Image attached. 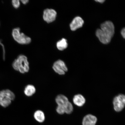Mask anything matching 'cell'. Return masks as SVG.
<instances>
[{
	"label": "cell",
	"mask_w": 125,
	"mask_h": 125,
	"mask_svg": "<svg viewBox=\"0 0 125 125\" xmlns=\"http://www.w3.org/2000/svg\"><path fill=\"white\" fill-rule=\"evenodd\" d=\"M101 28L96 31V36L102 43L107 44L110 42L115 33V26L112 21H107L101 24Z\"/></svg>",
	"instance_id": "cell-1"
},
{
	"label": "cell",
	"mask_w": 125,
	"mask_h": 125,
	"mask_svg": "<svg viewBox=\"0 0 125 125\" xmlns=\"http://www.w3.org/2000/svg\"><path fill=\"white\" fill-rule=\"evenodd\" d=\"M12 66L16 71L23 74L28 73L30 69L27 58L23 55H19L14 60Z\"/></svg>",
	"instance_id": "cell-2"
},
{
	"label": "cell",
	"mask_w": 125,
	"mask_h": 125,
	"mask_svg": "<svg viewBox=\"0 0 125 125\" xmlns=\"http://www.w3.org/2000/svg\"><path fill=\"white\" fill-rule=\"evenodd\" d=\"M15 97V94L9 89L0 91V105L4 108L10 105Z\"/></svg>",
	"instance_id": "cell-3"
},
{
	"label": "cell",
	"mask_w": 125,
	"mask_h": 125,
	"mask_svg": "<svg viewBox=\"0 0 125 125\" xmlns=\"http://www.w3.org/2000/svg\"><path fill=\"white\" fill-rule=\"evenodd\" d=\"M12 35L16 41L21 44H28L31 42L30 37L27 36L23 33L20 32L19 28H15L12 31Z\"/></svg>",
	"instance_id": "cell-4"
},
{
	"label": "cell",
	"mask_w": 125,
	"mask_h": 125,
	"mask_svg": "<svg viewBox=\"0 0 125 125\" xmlns=\"http://www.w3.org/2000/svg\"><path fill=\"white\" fill-rule=\"evenodd\" d=\"M114 109L115 111H121L124 108L125 105V96L123 94H120L114 98L113 101Z\"/></svg>",
	"instance_id": "cell-5"
},
{
	"label": "cell",
	"mask_w": 125,
	"mask_h": 125,
	"mask_svg": "<svg viewBox=\"0 0 125 125\" xmlns=\"http://www.w3.org/2000/svg\"><path fill=\"white\" fill-rule=\"evenodd\" d=\"M52 68L56 73L60 75H64L68 71L65 62L61 60H58L54 62Z\"/></svg>",
	"instance_id": "cell-6"
},
{
	"label": "cell",
	"mask_w": 125,
	"mask_h": 125,
	"mask_svg": "<svg viewBox=\"0 0 125 125\" xmlns=\"http://www.w3.org/2000/svg\"><path fill=\"white\" fill-rule=\"evenodd\" d=\"M57 15V12L54 9H46L43 12V19L48 23L52 22L55 20Z\"/></svg>",
	"instance_id": "cell-7"
},
{
	"label": "cell",
	"mask_w": 125,
	"mask_h": 125,
	"mask_svg": "<svg viewBox=\"0 0 125 125\" xmlns=\"http://www.w3.org/2000/svg\"><path fill=\"white\" fill-rule=\"evenodd\" d=\"M84 21L80 17H76L74 19L70 24V29L72 31H76L82 27Z\"/></svg>",
	"instance_id": "cell-8"
},
{
	"label": "cell",
	"mask_w": 125,
	"mask_h": 125,
	"mask_svg": "<svg viewBox=\"0 0 125 125\" xmlns=\"http://www.w3.org/2000/svg\"><path fill=\"white\" fill-rule=\"evenodd\" d=\"M97 121V119L94 115L88 114L84 117L83 119L82 125H96Z\"/></svg>",
	"instance_id": "cell-9"
},
{
	"label": "cell",
	"mask_w": 125,
	"mask_h": 125,
	"mask_svg": "<svg viewBox=\"0 0 125 125\" xmlns=\"http://www.w3.org/2000/svg\"><path fill=\"white\" fill-rule=\"evenodd\" d=\"M55 101L58 106L64 107L69 102L68 98L64 95L60 94L58 95L55 98Z\"/></svg>",
	"instance_id": "cell-10"
},
{
	"label": "cell",
	"mask_w": 125,
	"mask_h": 125,
	"mask_svg": "<svg viewBox=\"0 0 125 125\" xmlns=\"http://www.w3.org/2000/svg\"><path fill=\"white\" fill-rule=\"evenodd\" d=\"M73 102L76 105L81 107L85 104L86 100L83 95L78 94L75 95L73 98Z\"/></svg>",
	"instance_id": "cell-11"
},
{
	"label": "cell",
	"mask_w": 125,
	"mask_h": 125,
	"mask_svg": "<svg viewBox=\"0 0 125 125\" xmlns=\"http://www.w3.org/2000/svg\"><path fill=\"white\" fill-rule=\"evenodd\" d=\"M34 117L36 121L39 123H43L45 119V115L42 110H39L36 111L34 114Z\"/></svg>",
	"instance_id": "cell-12"
},
{
	"label": "cell",
	"mask_w": 125,
	"mask_h": 125,
	"mask_svg": "<svg viewBox=\"0 0 125 125\" xmlns=\"http://www.w3.org/2000/svg\"><path fill=\"white\" fill-rule=\"evenodd\" d=\"M36 89L34 86L32 85H28L25 87L24 93L28 97H31L35 93Z\"/></svg>",
	"instance_id": "cell-13"
},
{
	"label": "cell",
	"mask_w": 125,
	"mask_h": 125,
	"mask_svg": "<svg viewBox=\"0 0 125 125\" xmlns=\"http://www.w3.org/2000/svg\"><path fill=\"white\" fill-rule=\"evenodd\" d=\"M58 49L59 50H63L68 47V43L67 40L65 38H62L61 40L58 42L56 44Z\"/></svg>",
	"instance_id": "cell-14"
},
{
	"label": "cell",
	"mask_w": 125,
	"mask_h": 125,
	"mask_svg": "<svg viewBox=\"0 0 125 125\" xmlns=\"http://www.w3.org/2000/svg\"><path fill=\"white\" fill-rule=\"evenodd\" d=\"M65 113L67 114H70L72 113L73 110V107L72 104L69 102L64 107Z\"/></svg>",
	"instance_id": "cell-15"
},
{
	"label": "cell",
	"mask_w": 125,
	"mask_h": 125,
	"mask_svg": "<svg viewBox=\"0 0 125 125\" xmlns=\"http://www.w3.org/2000/svg\"><path fill=\"white\" fill-rule=\"evenodd\" d=\"M56 110L57 113L60 115H63L65 113L64 107L62 106H58Z\"/></svg>",
	"instance_id": "cell-16"
},
{
	"label": "cell",
	"mask_w": 125,
	"mask_h": 125,
	"mask_svg": "<svg viewBox=\"0 0 125 125\" xmlns=\"http://www.w3.org/2000/svg\"><path fill=\"white\" fill-rule=\"evenodd\" d=\"M12 3L13 7L15 9L18 8L20 5V1L18 0H13L12 1Z\"/></svg>",
	"instance_id": "cell-17"
},
{
	"label": "cell",
	"mask_w": 125,
	"mask_h": 125,
	"mask_svg": "<svg viewBox=\"0 0 125 125\" xmlns=\"http://www.w3.org/2000/svg\"><path fill=\"white\" fill-rule=\"evenodd\" d=\"M0 45L2 47L3 49V59L4 60H5V49L3 44V43H1V40H0Z\"/></svg>",
	"instance_id": "cell-18"
},
{
	"label": "cell",
	"mask_w": 125,
	"mask_h": 125,
	"mask_svg": "<svg viewBox=\"0 0 125 125\" xmlns=\"http://www.w3.org/2000/svg\"><path fill=\"white\" fill-rule=\"evenodd\" d=\"M121 33L122 36L123 38H125V28H123L121 32Z\"/></svg>",
	"instance_id": "cell-19"
},
{
	"label": "cell",
	"mask_w": 125,
	"mask_h": 125,
	"mask_svg": "<svg viewBox=\"0 0 125 125\" xmlns=\"http://www.w3.org/2000/svg\"><path fill=\"white\" fill-rule=\"evenodd\" d=\"M22 3L24 4H26L29 2V1L28 0H22L21 1Z\"/></svg>",
	"instance_id": "cell-20"
},
{
	"label": "cell",
	"mask_w": 125,
	"mask_h": 125,
	"mask_svg": "<svg viewBox=\"0 0 125 125\" xmlns=\"http://www.w3.org/2000/svg\"><path fill=\"white\" fill-rule=\"evenodd\" d=\"M105 1V0H96V1L101 3H104Z\"/></svg>",
	"instance_id": "cell-21"
}]
</instances>
